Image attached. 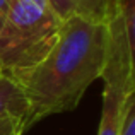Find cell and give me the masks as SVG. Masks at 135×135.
<instances>
[{"instance_id": "obj_1", "label": "cell", "mask_w": 135, "mask_h": 135, "mask_svg": "<svg viewBox=\"0 0 135 135\" xmlns=\"http://www.w3.org/2000/svg\"><path fill=\"white\" fill-rule=\"evenodd\" d=\"M108 40V24L82 17L63 21L51 51L29 72L16 79L27 104L24 128L79 104L87 87L103 75Z\"/></svg>"}, {"instance_id": "obj_2", "label": "cell", "mask_w": 135, "mask_h": 135, "mask_svg": "<svg viewBox=\"0 0 135 135\" xmlns=\"http://www.w3.org/2000/svg\"><path fill=\"white\" fill-rule=\"evenodd\" d=\"M63 19L48 0H10L0 26V72L19 79L51 51Z\"/></svg>"}, {"instance_id": "obj_3", "label": "cell", "mask_w": 135, "mask_h": 135, "mask_svg": "<svg viewBox=\"0 0 135 135\" xmlns=\"http://www.w3.org/2000/svg\"><path fill=\"white\" fill-rule=\"evenodd\" d=\"M60 19L82 17L99 24H109L116 16V0H48Z\"/></svg>"}, {"instance_id": "obj_4", "label": "cell", "mask_w": 135, "mask_h": 135, "mask_svg": "<svg viewBox=\"0 0 135 135\" xmlns=\"http://www.w3.org/2000/svg\"><path fill=\"white\" fill-rule=\"evenodd\" d=\"M27 104L19 84L7 75H0V120L7 116L26 118Z\"/></svg>"}, {"instance_id": "obj_5", "label": "cell", "mask_w": 135, "mask_h": 135, "mask_svg": "<svg viewBox=\"0 0 135 135\" xmlns=\"http://www.w3.org/2000/svg\"><path fill=\"white\" fill-rule=\"evenodd\" d=\"M24 120L19 116H7L0 120V135H22Z\"/></svg>"}, {"instance_id": "obj_6", "label": "cell", "mask_w": 135, "mask_h": 135, "mask_svg": "<svg viewBox=\"0 0 135 135\" xmlns=\"http://www.w3.org/2000/svg\"><path fill=\"white\" fill-rule=\"evenodd\" d=\"M118 135H135V96L128 101Z\"/></svg>"}, {"instance_id": "obj_7", "label": "cell", "mask_w": 135, "mask_h": 135, "mask_svg": "<svg viewBox=\"0 0 135 135\" xmlns=\"http://www.w3.org/2000/svg\"><path fill=\"white\" fill-rule=\"evenodd\" d=\"M9 5H10V0H0V26H2L3 19H5V14L9 10Z\"/></svg>"}, {"instance_id": "obj_8", "label": "cell", "mask_w": 135, "mask_h": 135, "mask_svg": "<svg viewBox=\"0 0 135 135\" xmlns=\"http://www.w3.org/2000/svg\"><path fill=\"white\" fill-rule=\"evenodd\" d=\"M0 75H2V72H0Z\"/></svg>"}]
</instances>
